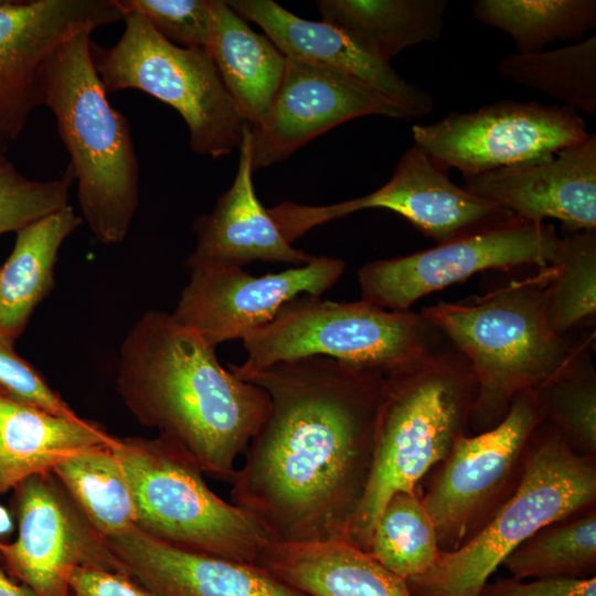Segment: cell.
Instances as JSON below:
<instances>
[{
	"mask_svg": "<svg viewBox=\"0 0 596 596\" xmlns=\"http://www.w3.org/2000/svg\"><path fill=\"white\" fill-rule=\"evenodd\" d=\"M111 445L74 454L52 470L104 538L136 525L131 490Z\"/></svg>",
	"mask_w": 596,
	"mask_h": 596,
	"instance_id": "obj_27",
	"label": "cell"
},
{
	"mask_svg": "<svg viewBox=\"0 0 596 596\" xmlns=\"http://www.w3.org/2000/svg\"><path fill=\"white\" fill-rule=\"evenodd\" d=\"M552 264L546 310L558 333L594 329L596 319V228H563Z\"/></svg>",
	"mask_w": 596,
	"mask_h": 596,
	"instance_id": "obj_33",
	"label": "cell"
},
{
	"mask_svg": "<svg viewBox=\"0 0 596 596\" xmlns=\"http://www.w3.org/2000/svg\"><path fill=\"white\" fill-rule=\"evenodd\" d=\"M124 17L141 15L167 41L182 47L210 44L212 0H114Z\"/></svg>",
	"mask_w": 596,
	"mask_h": 596,
	"instance_id": "obj_35",
	"label": "cell"
},
{
	"mask_svg": "<svg viewBox=\"0 0 596 596\" xmlns=\"http://www.w3.org/2000/svg\"><path fill=\"white\" fill-rule=\"evenodd\" d=\"M368 209L400 214L437 244L480 233L515 217L456 185L447 171L415 145L401 156L391 179L366 195L330 205L285 201L267 210L292 244L316 226Z\"/></svg>",
	"mask_w": 596,
	"mask_h": 596,
	"instance_id": "obj_12",
	"label": "cell"
},
{
	"mask_svg": "<svg viewBox=\"0 0 596 596\" xmlns=\"http://www.w3.org/2000/svg\"><path fill=\"white\" fill-rule=\"evenodd\" d=\"M322 21L360 43L383 62L404 50L438 40L446 0H318Z\"/></svg>",
	"mask_w": 596,
	"mask_h": 596,
	"instance_id": "obj_26",
	"label": "cell"
},
{
	"mask_svg": "<svg viewBox=\"0 0 596 596\" xmlns=\"http://www.w3.org/2000/svg\"><path fill=\"white\" fill-rule=\"evenodd\" d=\"M501 565L517 579L595 576L596 505L541 528Z\"/></svg>",
	"mask_w": 596,
	"mask_h": 596,
	"instance_id": "obj_30",
	"label": "cell"
},
{
	"mask_svg": "<svg viewBox=\"0 0 596 596\" xmlns=\"http://www.w3.org/2000/svg\"><path fill=\"white\" fill-rule=\"evenodd\" d=\"M594 342L595 334L533 391L545 419L561 430L574 453L587 457H596Z\"/></svg>",
	"mask_w": 596,
	"mask_h": 596,
	"instance_id": "obj_32",
	"label": "cell"
},
{
	"mask_svg": "<svg viewBox=\"0 0 596 596\" xmlns=\"http://www.w3.org/2000/svg\"><path fill=\"white\" fill-rule=\"evenodd\" d=\"M582 116L561 105L502 100L414 125V145L464 178L550 157L588 137Z\"/></svg>",
	"mask_w": 596,
	"mask_h": 596,
	"instance_id": "obj_11",
	"label": "cell"
},
{
	"mask_svg": "<svg viewBox=\"0 0 596 596\" xmlns=\"http://www.w3.org/2000/svg\"><path fill=\"white\" fill-rule=\"evenodd\" d=\"M14 489L19 534L11 544L0 541V555L35 596H71V575L82 566L127 575L52 471L30 476Z\"/></svg>",
	"mask_w": 596,
	"mask_h": 596,
	"instance_id": "obj_14",
	"label": "cell"
},
{
	"mask_svg": "<svg viewBox=\"0 0 596 596\" xmlns=\"http://www.w3.org/2000/svg\"><path fill=\"white\" fill-rule=\"evenodd\" d=\"M71 205L15 232L13 249L0 267V332L15 340L54 284L63 242L81 225Z\"/></svg>",
	"mask_w": 596,
	"mask_h": 596,
	"instance_id": "obj_25",
	"label": "cell"
},
{
	"mask_svg": "<svg viewBox=\"0 0 596 596\" xmlns=\"http://www.w3.org/2000/svg\"><path fill=\"white\" fill-rule=\"evenodd\" d=\"M70 588L71 596H157L128 575L93 566L75 568Z\"/></svg>",
	"mask_w": 596,
	"mask_h": 596,
	"instance_id": "obj_38",
	"label": "cell"
},
{
	"mask_svg": "<svg viewBox=\"0 0 596 596\" xmlns=\"http://www.w3.org/2000/svg\"><path fill=\"white\" fill-rule=\"evenodd\" d=\"M465 189L534 224L596 228V136L550 157L466 177Z\"/></svg>",
	"mask_w": 596,
	"mask_h": 596,
	"instance_id": "obj_18",
	"label": "cell"
},
{
	"mask_svg": "<svg viewBox=\"0 0 596 596\" xmlns=\"http://www.w3.org/2000/svg\"><path fill=\"white\" fill-rule=\"evenodd\" d=\"M544 419L533 391H524L493 428L455 441L421 493L441 552L467 544L513 496L531 437Z\"/></svg>",
	"mask_w": 596,
	"mask_h": 596,
	"instance_id": "obj_10",
	"label": "cell"
},
{
	"mask_svg": "<svg viewBox=\"0 0 596 596\" xmlns=\"http://www.w3.org/2000/svg\"><path fill=\"white\" fill-rule=\"evenodd\" d=\"M344 268L342 259L328 256L263 276L234 266L195 267L172 316L216 348L267 324L300 295L321 296Z\"/></svg>",
	"mask_w": 596,
	"mask_h": 596,
	"instance_id": "obj_15",
	"label": "cell"
},
{
	"mask_svg": "<svg viewBox=\"0 0 596 596\" xmlns=\"http://www.w3.org/2000/svg\"><path fill=\"white\" fill-rule=\"evenodd\" d=\"M226 2L244 20L257 24L286 57L345 75L400 106L409 118L433 111L434 100L427 93L340 29L299 18L273 0Z\"/></svg>",
	"mask_w": 596,
	"mask_h": 596,
	"instance_id": "obj_19",
	"label": "cell"
},
{
	"mask_svg": "<svg viewBox=\"0 0 596 596\" xmlns=\"http://www.w3.org/2000/svg\"><path fill=\"white\" fill-rule=\"evenodd\" d=\"M105 541L125 573L157 596H308L258 565L183 550L137 526Z\"/></svg>",
	"mask_w": 596,
	"mask_h": 596,
	"instance_id": "obj_20",
	"label": "cell"
},
{
	"mask_svg": "<svg viewBox=\"0 0 596 596\" xmlns=\"http://www.w3.org/2000/svg\"><path fill=\"white\" fill-rule=\"evenodd\" d=\"M120 20L114 0L0 1V153L41 106L39 76L47 57L76 34Z\"/></svg>",
	"mask_w": 596,
	"mask_h": 596,
	"instance_id": "obj_16",
	"label": "cell"
},
{
	"mask_svg": "<svg viewBox=\"0 0 596 596\" xmlns=\"http://www.w3.org/2000/svg\"><path fill=\"white\" fill-rule=\"evenodd\" d=\"M479 596H596V577H551L522 582L517 578H499L487 582Z\"/></svg>",
	"mask_w": 596,
	"mask_h": 596,
	"instance_id": "obj_37",
	"label": "cell"
},
{
	"mask_svg": "<svg viewBox=\"0 0 596 596\" xmlns=\"http://www.w3.org/2000/svg\"><path fill=\"white\" fill-rule=\"evenodd\" d=\"M368 115L409 118L400 106L345 75L286 57L268 109L249 125L253 169L283 161L323 132Z\"/></svg>",
	"mask_w": 596,
	"mask_h": 596,
	"instance_id": "obj_17",
	"label": "cell"
},
{
	"mask_svg": "<svg viewBox=\"0 0 596 596\" xmlns=\"http://www.w3.org/2000/svg\"><path fill=\"white\" fill-rule=\"evenodd\" d=\"M73 181L70 169L58 179L40 181L25 177L9 160L0 163V235L68 205Z\"/></svg>",
	"mask_w": 596,
	"mask_h": 596,
	"instance_id": "obj_34",
	"label": "cell"
},
{
	"mask_svg": "<svg viewBox=\"0 0 596 596\" xmlns=\"http://www.w3.org/2000/svg\"><path fill=\"white\" fill-rule=\"evenodd\" d=\"M368 552L405 581L433 567L440 549L418 488L390 498L373 528Z\"/></svg>",
	"mask_w": 596,
	"mask_h": 596,
	"instance_id": "obj_31",
	"label": "cell"
},
{
	"mask_svg": "<svg viewBox=\"0 0 596 596\" xmlns=\"http://www.w3.org/2000/svg\"><path fill=\"white\" fill-rule=\"evenodd\" d=\"M7 156L4 153H0V163L7 161Z\"/></svg>",
	"mask_w": 596,
	"mask_h": 596,
	"instance_id": "obj_41",
	"label": "cell"
},
{
	"mask_svg": "<svg viewBox=\"0 0 596 596\" xmlns=\"http://www.w3.org/2000/svg\"><path fill=\"white\" fill-rule=\"evenodd\" d=\"M124 21L125 30L114 45L89 43L106 94L132 88L173 107L184 119L190 148L198 155L220 158L240 148L247 123L207 50L167 41L139 14H126Z\"/></svg>",
	"mask_w": 596,
	"mask_h": 596,
	"instance_id": "obj_9",
	"label": "cell"
},
{
	"mask_svg": "<svg viewBox=\"0 0 596 596\" xmlns=\"http://www.w3.org/2000/svg\"><path fill=\"white\" fill-rule=\"evenodd\" d=\"M117 389L140 424L228 483L270 408L265 390L224 369L214 345L160 310L145 312L127 333Z\"/></svg>",
	"mask_w": 596,
	"mask_h": 596,
	"instance_id": "obj_2",
	"label": "cell"
},
{
	"mask_svg": "<svg viewBox=\"0 0 596 596\" xmlns=\"http://www.w3.org/2000/svg\"><path fill=\"white\" fill-rule=\"evenodd\" d=\"M477 380L467 358L447 341L421 362L383 376L370 479L347 540L369 551L390 498L413 491L468 434Z\"/></svg>",
	"mask_w": 596,
	"mask_h": 596,
	"instance_id": "obj_4",
	"label": "cell"
},
{
	"mask_svg": "<svg viewBox=\"0 0 596 596\" xmlns=\"http://www.w3.org/2000/svg\"><path fill=\"white\" fill-rule=\"evenodd\" d=\"M256 565L308 596H413L405 579L344 539L270 541Z\"/></svg>",
	"mask_w": 596,
	"mask_h": 596,
	"instance_id": "obj_22",
	"label": "cell"
},
{
	"mask_svg": "<svg viewBox=\"0 0 596 596\" xmlns=\"http://www.w3.org/2000/svg\"><path fill=\"white\" fill-rule=\"evenodd\" d=\"M0 596H35L26 586L13 583L3 572L0 565Z\"/></svg>",
	"mask_w": 596,
	"mask_h": 596,
	"instance_id": "obj_39",
	"label": "cell"
},
{
	"mask_svg": "<svg viewBox=\"0 0 596 596\" xmlns=\"http://www.w3.org/2000/svg\"><path fill=\"white\" fill-rule=\"evenodd\" d=\"M499 74L540 91L576 113L596 114V36L556 50L513 53L501 58Z\"/></svg>",
	"mask_w": 596,
	"mask_h": 596,
	"instance_id": "obj_29",
	"label": "cell"
},
{
	"mask_svg": "<svg viewBox=\"0 0 596 596\" xmlns=\"http://www.w3.org/2000/svg\"><path fill=\"white\" fill-rule=\"evenodd\" d=\"M471 8L478 21L509 34L521 54L579 40L596 25L595 0H475Z\"/></svg>",
	"mask_w": 596,
	"mask_h": 596,
	"instance_id": "obj_28",
	"label": "cell"
},
{
	"mask_svg": "<svg viewBox=\"0 0 596 596\" xmlns=\"http://www.w3.org/2000/svg\"><path fill=\"white\" fill-rule=\"evenodd\" d=\"M209 46L217 73L248 125L268 109L280 83L286 56L266 35L254 32L226 1L212 0Z\"/></svg>",
	"mask_w": 596,
	"mask_h": 596,
	"instance_id": "obj_24",
	"label": "cell"
},
{
	"mask_svg": "<svg viewBox=\"0 0 596 596\" xmlns=\"http://www.w3.org/2000/svg\"><path fill=\"white\" fill-rule=\"evenodd\" d=\"M114 440L94 422L55 415L0 394V494L30 476L52 471L74 454Z\"/></svg>",
	"mask_w": 596,
	"mask_h": 596,
	"instance_id": "obj_23",
	"label": "cell"
},
{
	"mask_svg": "<svg viewBox=\"0 0 596 596\" xmlns=\"http://www.w3.org/2000/svg\"><path fill=\"white\" fill-rule=\"evenodd\" d=\"M13 530V523L8 510L0 504V538L6 536Z\"/></svg>",
	"mask_w": 596,
	"mask_h": 596,
	"instance_id": "obj_40",
	"label": "cell"
},
{
	"mask_svg": "<svg viewBox=\"0 0 596 596\" xmlns=\"http://www.w3.org/2000/svg\"><path fill=\"white\" fill-rule=\"evenodd\" d=\"M536 269L482 296L421 311L472 368L478 391L469 429L476 434L498 425L518 394L534 391L595 334H562L551 327L546 291L556 268Z\"/></svg>",
	"mask_w": 596,
	"mask_h": 596,
	"instance_id": "obj_3",
	"label": "cell"
},
{
	"mask_svg": "<svg viewBox=\"0 0 596 596\" xmlns=\"http://www.w3.org/2000/svg\"><path fill=\"white\" fill-rule=\"evenodd\" d=\"M111 448L127 477L140 531L183 550L257 564L270 542L266 532L215 494L174 443L161 435L115 437Z\"/></svg>",
	"mask_w": 596,
	"mask_h": 596,
	"instance_id": "obj_8",
	"label": "cell"
},
{
	"mask_svg": "<svg viewBox=\"0 0 596 596\" xmlns=\"http://www.w3.org/2000/svg\"><path fill=\"white\" fill-rule=\"evenodd\" d=\"M560 235L552 224L518 217L405 256L376 259L358 273L361 300L404 311L424 296L485 270L552 264Z\"/></svg>",
	"mask_w": 596,
	"mask_h": 596,
	"instance_id": "obj_13",
	"label": "cell"
},
{
	"mask_svg": "<svg viewBox=\"0 0 596 596\" xmlns=\"http://www.w3.org/2000/svg\"><path fill=\"white\" fill-rule=\"evenodd\" d=\"M251 126L240 145L236 175L213 211L194 223L196 245L187 260L189 269L200 266L288 263L301 266L315 256L294 247L281 234L268 210L259 202L253 183Z\"/></svg>",
	"mask_w": 596,
	"mask_h": 596,
	"instance_id": "obj_21",
	"label": "cell"
},
{
	"mask_svg": "<svg viewBox=\"0 0 596 596\" xmlns=\"http://www.w3.org/2000/svg\"><path fill=\"white\" fill-rule=\"evenodd\" d=\"M13 343L0 332V394L55 415L75 416L36 369L15 352Z\"/></svg>",
	"mask_w": 596,
	"mask_h": 596,
	"instance_id": "obj_36",
	"label": "cell"
},
{
	"mask_svg": "<svg viewBox=\"0 0 596 596\" xmlns=\"http://www.w3.org/2000/svg\"><path fill=\"white\" fill-rule=\"evenodd\" d=\"M596 505V457L573 451L544 419L529 445L521 481L467 544L441 552L425 574L406 579L413 596H479L504 558L541 528Z\"/></svg>",
	"mask_w": 596,
	"mask_h": 596,
	"instance_id": "obj_6",
	"label": "cell"
},
{
	"mask_svg": "<svg viewBox=\"0 0 596 596\" xmlns=\"http://www.w3.org/2000/svg\"><path fill=\"white\" fill-rule=\"evenodd\" d=\"M92 31L60 45L39 76L77 181L78 202L103 244L125 240L139 204V163L127 118L114 108L91 60Z\"/></svg>",
	"mask_w": 596,
	"mask_h": 596,
	"instance_id": "obj_5",
	"label": "cell"
},
{
	"mask_svg": "<svg viewBox=\"0 0 596 596\" xmlns=\"http://www.w3.org/2000/svg\"><path fill=\"white\" fill-rule=\"evenodd\" d=\"M237 377L270 408L231 482L272 542L347 540L374 455L383 374L316 355Z\"/></svg>",
	"mask_w": 596,
	"mask_h": 596,
	"instance_id": "obj_1",
	"label": "cell"
},
{
	"mask_svg": "<svg viewBox=\"0 0 596 596\" xmlns=\"http://www.w3.org/2000/svg\"><path fill=\"white\" fill-rule=\"evenodd\" d=\"M242 341L247 356L230 364L235 375L316 355L387 375L421 362L447 338L421 312L300 295Z\"/></svg>",
	"mask_w": 596,
	"mask_h": 596,
	"instance_id": "obj_7",
	"label": "cell"
}]
</instances>
